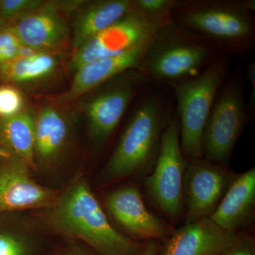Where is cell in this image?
Segmentation results:
<instances>
[{
  "label": "cell",
  "instance_id": "cell-1",
  "mask_svg": "<svg viewBox=\"0 0 255 255\" xmlns=\"http://www.w3.org/2000/svg\"><path fill=\"white\" fill-rule=\"evenodd\" d=\"M127 127L105 168L107 179L153 168L161 140L175 110L170 87L151 83L137 98Z\"/></svg>",
  "mask_w": 255,
  "mask_h": 255
},
{
  "label": "cell",
  "instance_id": "cell-2",
  "mask_svg": "<svg viewBox=\"0 0 255 255\" xmlns=\"http://www.w3.org/2000/svg\"><path fill=\"white\" fill-rule=\"evenodd\" d=\"M50 229L85 242L99 255H141L145 243L127 238L112 226L87 181L78 179L47 209Z\"/></svg>",
  "mask_w": 255,
  "mask_h": 255
},
{
  "label": "cell",
  "instance_id": "cell-3",
  "mask_svg": "<svg viewBox=\"0 0 255 255\" xmlns=\"http://www.w3.org/2000/svg\"><path fill=\"white\" fill-rule=\"evenodd\" d=\"M255 0H176L171 18L228 56L247 60L255 51Z\"/></svg>",
  "mask_w": 255,
  "mask_h": 255
},
{
  "label": "cell",
  "instance_id": "cell-4",
  "mask_svg": "<svg viewBox=\"0 0 255 255\" xmlns=\"http://www.w3.org/2000/svg\"><path fill=\"white\" fill-rule=\"evenodd\" d=\"M225 56L204 37L171 19L151 38L138 70L151 83L171 87L195 78Z\"/></svg>",
  "mask_w": 255,
  "mask_h": 255
},
{
  "label": "cell",
  "instance_id": "cell-5",
  "mask_svg": "<svg viewBox=\"0 0 255 255\" xmlns=\"http://www.w3.org/2000/svg\"><path fill=\"white\" fill-rule=\"evenodd\" d=\"M230 68V57H223L195 78L170 87L180 127L181 148L187 159L202 157L204 127L216 93L231 73Z\"/></svg>",
  "mask_w": 255,
  "mask_h": 255
},
{
  "label": "cell",
  "instance_id": "cell-6",
  "mask_svg": "<svg viewBox=\"0 0 255 255\" xmlns=\"http://www.w3.org/2000/svg\"><path fill=\"white\" fill-rule=\"evenodd\" d=\"M246 70L231 72L216 93L202 136L203 158L226 166L250 121L245 100Z\"/></svg>",
  "mask_w": 255,
  "mask_h": 255
},
{
  "label": "cell",
  "instance_id": "cell-7",
  "mask_svg": "<svg viewBox=\"0 0 255 255\" xmlns=\"http://www.w3.org/2000/svg\"><path fill=\"white\" fill-rule=\"evenodd\" d=\"M187 159L180 145V127L176 110L164 129L158 155L152 174L145 181V189L157 207L175 219L182 213L183 179Z\"/></svg>",
  "mask_w": 255,
  "mask_h": 255
},
{
  "label": "cell",
  "instance_id": "cell-8",
  "mask_svg": "<svg viewBox=\"0 0 255 255\" xmlns=\"http://www.w3.org/2000/svg\"><path fill=\"white\" fill-rule=\"evenodd\" d=\"M171 17L153 16L134 7L98 34L75 50L70 68L74 71L95 60L115 56L149 41Z\"/></svg>",
  "mask_w": 255,
  "mask_h": 255
},
{
  "label": "cell",
  "instance_id": "cell-9",
  "mask_svg": "<svg viewBox=\"0 0 255 255\" xmlns=\"http://www.w3.org/2000/svg\"><path fill=\"white\" fill-rule=\"evenodd\" d=\"M105 84L85 105L90 137L98 145L107 141L129 107L151 82L140 70L132 69Z\"/></svg>",
  "mask_w": 255,
  "mask_h": 255
},
{
  "label": "cell",
  "instance_id": "cell-10",
  "mask_svg": "<svg viewBox=\"0 0 255 255\" xmlns=\"http://www.w3.org/2000/svg\"><path fill=\"white\" fill-rule=\"evenodd\" d=\"M236 175L226 166L203 157L187 159L182 189L186 223L209 218L217 209Z\"/></svg>",
  "mask_w": 255,
  "mask_h": 255
},
{
  "label": "cell",
  "instance_id": "cell-11",
  "mask_svg": "<svg viewBox=\"0 0 255 255\" xmlns=\"http://www.w3.org/2000/svg\"><path fill=\"white\" fill-rule=\"evenodd\" d=\"M105 205L114 221L137 239L164 242L173 230L165 221L150 212L140 191L129 186L110 193Z\"/></svg>",
  "mask_w": 255,
  "mask_h": 255
},
{
  "label": "cell",
  "instance_id": "cell-12",
  "mask_svg": "<svg viewBox=\"0 0 255 255\" xmlns=\"http://www.w3.org/2000/svg\"><path fill=\"white\" fill-rule=\"evenodd\" d=\"M28 164L12 157L0 167V214L49 208L58 196L32 178Z\"/></svg>",
  "mask_w": 255,
  "mask_h": 255
},
{
  "label": "cell",
  "instance_id": "cell-13",
  "mask_svg": "<svg viewBox=\"0 0 255 255\" xmlns=\"http://www.w3.org/2000/svg\"><path fill=\"white\" fill-rule=\"evenodd\" d=\"M226 231L210 218H202L173 231L159 248V255H217L243 236Z\"/></svg>",
  "mask_w": 255,
  "mask_h": 255
},
{
  "label": "cell",
  "instance_id": "cell-14",
  "mask_svg": "<svg viewBox=\"0 0 255 255\" xmlns=\"http://www.w3.org/2000/svg\"><path fill=\"white\" fill-rule=\"evenodd\" d=\"M255 216V168L236 174L217 209L210 216L216 225L231 232L251 226Z\"/></svg>",
  "mask_w": 255,
  "mask_h": 255
},
{
  "label": "cell",
  "instance_id": "cell-15",
  "mask_svg": "<svg viewBox=\"0 0 255 255\" xmlns=\"http://www.w3.org/2000/svg\"><path fill=\"white\" fill-rule=\"evenodd\" d=\"M56 9L53 5L43 4L39 9L16 19L9 28L25 48L49 53L68 37V28Z\"/></svg>",
  "mask_w": 255,
  "mask_h": 255
},
{
  "label": "cell",
  "instance_id": "cell-16",
  "mask_svg": "<svg viewBox=\"0 0 255 255\" xmlns=\"http://www.w3.org/2000/svg\"><path fill=\"white\" fill-rule=\"evenodd\" d=\"M150 40L122 54L95 60L78 69L62 100H75L120 74L132 69L138 70Z\"/></svg>",
  "mask_w": 255,
  "mask_h": 255
},
{
  "label": "cell",
  "instance_id": "cell-17",
  "mask_svg": "<svg viewBox=\"0 0 255 255\" xmlns=\"http://www.w3.org/2000/svg\"><path fill=\"white\" fill-rule=\"evenodd\" d=\"M132 0H100L90 3L75 21L74 50L117 22L132 9Z\"/></svg>",
  "mask_w": 255,
  "mask_h": 255
},
{
  "label": "cell",
  "instance_id": "cell-18",
  "mask_svg": "<svg viewBox=\"0 0 255 255\" xmlns=\"http://www.w3.org/2000/svg\"><path fill=\"white\" fill-rule=\"evenodd\" d=\"M0 143L12 155L34 167V119L21 112L8 119H0Z\"/></svg>",
  "mask_w": 255,
  "mask_h": 255
},
{
  "label": "cell",
  "instance_id": "cell-19",
  "mask_svg": "<svg viewBox=\"0 0 255 255\" xmlns=\"http://www.w3.org/2000/svg\"><path fill=\"white\" fill-rule=\"evenodd\" d=\"M68 125L62 114L51 107H46L34 120L35 156L42 160L54 157L66 140Z\"/></svg>",
  "mask_w": 255,
  "mask_h": 255
},
{
  "label": "cell",
  "instance_id": "cell-20",
  "mask_svg": "<svg viewBox=\"0 0 255 255\" xmlns=\"http://www.w3.org/2000/svg\"><path fill=\"white\" fill-rule=\"evenodd\" d=\"M56 65V58L48 52H29L0 64V80L10 83L38 81L53 73Z\"/></svg>",
  "mask_w": 255,
  "mask_h": 255
},
{
  "label": "cell",
  "instance_id": "cell-21",
  "mask_svg": "<svg viewBox=\"0 0 255 255\" xmlns=\"http://www.w3.org/2000/svg\"><path fill=\"white\" fill-rule=\"evenodd\" d=\"M44 4L40 0H1L0 1V24L16 20Z\"/></svg>",
  "mask_w": 255,
  "mask_h": 255
},
{
  "label": "cell",
  "instance_id": "cell-22",
  "mask_svg": "<svg viewBox=\"0 0 255 255\" xmlns=\"http://www.w3.org/2000/svg\"><path fill=\"white\" fill-rule=\"evenodd\" d=\"M24 100L21 92L11 85L0 86V119H8L21 113Z\"/></svg>",
  "mask_w": 255,
  "mask_h": 255
},
{
  "label": "cell",
  "instance_id": "cell-23",
  "mask_svg": "<svg viewBox=\"0 0 255 255\" xmlns=\"http://www.w3.org/2000/svg\"><path fill=\"white\" fill-rule=\"evenodd\" d=\"M26 49L9 27L0 28V64L26 54L27 53H24V50Z\"/></svg>",
  "mask_w": 255,
  "mask_h": 255
},
{
  "label": "cell",
  "instance_id": "cell-24",
  "mask_svg": "<svg viewBox=\"0 0 255 255\" xmlns=\"http://www.w3.org/2000/svg\"><path fill=\"white\" fill-rule=\"evenodd\" d=\"M0 255H32L31 247L23 238L0 233Z\"/></svg>",
  "mask_w": 255,
  "mask_h": 255
},
{
  "label": "cell",
  "instance_id": "cell-25",
  "mask_svg": "<svg viewBox=\"0 0 255 255\" xmlns=\"http://www.w3.org/2000/svg\"><path fill=\"white\" fill-rule=\"evenodd\" d=\"M176 0H132L137 9L150 15L171 17Z\"/></svg>",
  "mask_w": 255,
  "mask_h": 255
},
{
  "label": "cell",
  "instance_id": "cell-26",
  "mask_svg": "<svg viewBox=\"0 0 255 255\" xmlns=\"http://www.w3.org/2000/svg\"><path fill=\"white\" fill-rule=\"evenodd\" d=\"M217 255H255V241L251 236L243 234L236 243Z\"/></svg>",
  "mask_w": 255,
  "mask_h": 255
},
{
  "label": "cell",
  "instance_id": "cell-27",
  "mask_svg": "<svg viewBox=\"0 0 255 255\" xmlns=\"http://www.w3.org/2000/svg\"><path fill=\"white\" fill-rule=\"evenodd\" d=\"M247 81L251 82V93L249 100L246 102L247 112L250 121H253L255 116V63L248 62L246 70Z\"/></svg>",
  "mask_w": 255,
  "mask_h": 255
},
{
  "label": "cell",
  "instance_id": "cell-28",
  "mask_svg": "<svg viewBox=\"0 0 255 255\" xmlns=\"http://www.w3.org/2000/svg\"><path fill=\"white\" fill-rule=\"evenodd\" d=\"M159 248L160 245L158 241H145V248L141 255H159Z\"/></svg>",
  "mask_w": 255,
  "mask_h": 255
},
{
  "label": "cell",
  "instance_id": "cell-29",
  "mask_svg": "<svg viewBox=\"0 0 255 255\" xmlns=\"http://www.w3.org/2000/svg\"><path fill=\"white\" fill-rule=\"evenodd\" d=\"M64 255H92L89 254L85 251H81L80 250L72 249L67 251Z\"/></svg>",
  "mask_w": 255,
  "mask_h": 255
}]
</instances>
